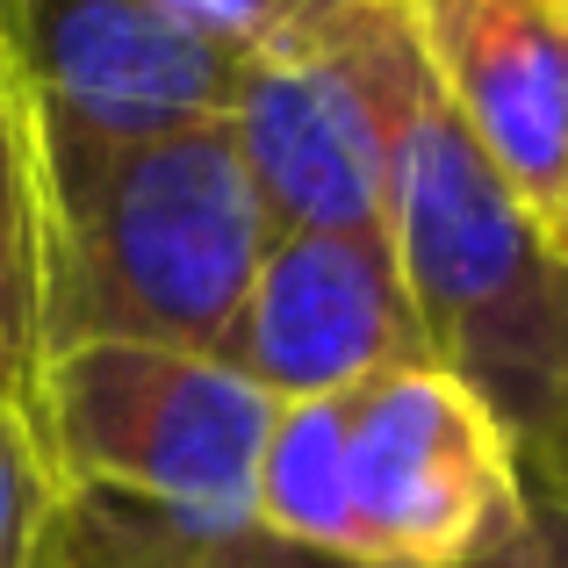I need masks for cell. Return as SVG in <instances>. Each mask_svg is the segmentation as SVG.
<instances>
[{
  "label": "cell",
  "instance_id": "e0dca14e",
  "mask_svg": "<svg viewBox=\"0 0 568 568\" xmlns=\"http://www.w3.org/2000/svg\"><path fill=\"white\" fill-rule=\"evenodd\" d=\"M43 568H72V561H58V555H51V547H43Z\"/></svg>",
  "mask_w": 568,
  "mask_h": 568
},
{
  "label": "cell",
  "instance_id": "7c38bea8",
  "mask_svg": "<svg viewBox=\"0 0 568 568\" xmlns=\"http://www.w3.org/2000/svg\"><path fill=\"white\" fill-rule=\"evenodd\" d=\"M58 497H65V489H58L37 432L0 410V568H43Z\"/></svg>",
  "mask_w": 568,
  "mask_h": 568
},
{
  "label": "cell",
  "instance_id": "7a4b0ae2",
  "mask_svg": "<svg viewBox=\"0 0 568 568\" xmlns=\"http://www.w3.org/2000/svg\"><path fill=\"white\" fill-rule=\"evenodd\" d=\"M388 245L432 367L460 375L511 425L518 454H532L568 396V266L468 138L432 65L410 72L396 109Z\"/></svg>",
  "mask_w": 568,
  "mask_h": 568
},
{
  "label": "cell",
  "instance_id": "30bf717a",
  "mask_svg": "<svg viewBox=\"0 0 568 568\" xmlns=\"http://www.w3.org/2000/svg\"><path fill=\"white\" fill-rule=\"evenodd\" d=\"M43 388V173L37 115L0 37V410L37 417Z\"/></svg>",
  "mask_w": 568,
  "mask_h": 568
},
{
  "label": "cell",
  "instance_id": "3957f363",
  "mask_svg": "<svg viewBox=\"0 0 568 568\" xmlns=\"http://www.w3.org/2000/svg\"><path fill=\"white\" fill-rule=\"evenodd\" d=\"M281 403L216 353L72 346L43 361L37 432L58 489L166 504L209 532L260 526V454Z\"/></svg>",
  "mask_w": 568,
  "mask_h": 568
},
{
  "label": "cell",
  "instance_id": "ac0fdd59",
  "mask_svg": "<svg viewBox=\"0 0 568 568\" xmlns=\"http://www.w3.org/2000/svg\"><path fill=\"white\" fill-rule=\"evenodd\" d=\"M0 29H8V0H0Z\"/></svg>",
  "mask_w": 568,
  "mask_h": 568
},
{
  "label": "cell",
  "instance_id": "d6986e66",
  "mask_svg": "<svg viewBox=\"0 0 568 568\" xmlns=\"http://www.w3.org/2000/svg\"><path fill=\"white\" fill-rule=\"evenodd\" d=\"M555 8H568V0H555Z\"/></svg>",
  "mask_w": 568,
  "mask_h": 568
},
{
  "label": "cell",
  "instance_id": "4fadbf2b",
  "mask_svg": "<svg viewBox=\"0 0 568 568\" xmlns=\"http://www.w3.org/2000/svg\"><path fill=\"white\" fill-rule=\"evenodd\" d=\"M159 8L181 14L187 29H202L223 51L252 58V51H266V43L295 37V29H310L317 14H332L338 0H159Z\"/></svg>",
  "mask_w": 568,
  "mask_h": 568
},
{
  "label": "cell",
  "instance_id": "9c48e42d",
  "mask_svg": "<svg viewBox=\"0 0 568 568\" xmlns=\"http://www.w3.org/2000/svg\"><path fill=\"white\" fill-rule=\"evenodd\" d=\"M51 555L72 568H396V561H361V555H324L295 547L281 532H209L166 504H138L115 489H65L51 518ZM489 568V561H475Z\"/></svg>",
  "mask_w": 568,
  "mask_h": 568
},
{
  "label": "cell",
  "instance_id": "5bb4252c",
  "mask_svg": "<svg viewBox=\"0 0 568 568\" xmlns=\"http://www.w3.org/2000/svg\"><path fill=\"white\" fill-rule=\"evenodd\" d=\"M489 568H568V504H555L547 489H532L526 526L489 555Z\"/></svg>",
  "mask_w": 568,
  "mask_h": 568
},
{
  "label": "cell",
  "instance_id": "5b68a950",
  "mask_svg": "<svg viewBox=\"0 0 568 568\" xmlns=\"http://www.w3.org/2000/svg\"><path fill=\"white\" fill-rule=\"evenodd\" d=\"M353 555L475 568L526 526V454L460 375L417 361L346 388Z\"/></svg>",
  "mask_w": 568,
  "mask_h": 568
},
{
  "label": "cell",
  "instance_id": "6da1fadb",
  "mask_svg": "<svg viewBox=\"0 0 568 568\" xmlns=\"http://www.w3.org/2000/svg\"><path fill=\"white\" fill-rule=\"evenodd\" d=\"M37 173L43 361L72 346H223L274 237L231 123L166 138L37 130Z\"/></svg>",
  "mask_w": 568,
  "mask_h": 568
},
{
  "label": "cell",
  "instance_id": "8992f818",
  "mask_svg": "<svg viewBox=\"0 0 568 568\" xmlns=\"http://www.w3.org/2000/svg\"><path fill=\"white\" fill-rule=\"evenodd\" d=\"M0 37L37 130L65 138H166L231 123L245 80V58L159 0H8Z\"/></svg>",
  "mask_w": 568,
  "mask_h": 568
},
{
  "label": "cell",
  "instance_id": "277c9868",
  "mask_svg": "<svg viewBox=\"0 0 568 568\" xmlns=\"http://www.w3.org/2000/svg\"><path fill=\"white\" fill-rule=\"evenodd\" d=\"M417 65L410 0H338L245 58L231 130L266 231H388V144Z\"/></svg>",
  "mask_w": 568,
  "mask_h": 568
},
{
  "label": "cell",
  "instance_id": "9a60e30c",
  "mask_svg": "<svg viewBox=\"0 0 568 568\" xmlns=\"http://www.w3.org/2000/svg\"><path fill=\"white\" fill-rule=\"evenodd\" d=\"M526 483H532V489H547L555 504H568V396H561L555 425H547V439L526 454Z\"/></svg>",
  "mask_w": 568,
  "mask_h": 568
},
{
  "label": "cell",
  "instance_id": "52a82bcc",
  "mask_svg": "<svg viewBox=\"0 0 568 568\" xmlns=\"http://www.w3.org/2000/svg\"><path fill=\"white\" fill-rule=\"evenodd\" d=\"M216 361L274 403L346 396L432 361L388 231H274Z\"/></svg>",
  "mask_w": 568,
  "mask_h": 568
},
{
  "label": "cell",
  "instance_id": "ba28073f",
  "mask_svg": "<svg viewBox=\"0 0 568 568\" xmlns=\"http://www.w3.org/2000/svg\"><path fill=\"white\" fill-rule=\"evenodd\" d=\"M425 65L511 194L547 223L568 166V8L555 0H410Z\"/></svg>",
  "mask_w": 568,
  "mask_h": 568
},
{
  "label": "cell",
  "instance_id": "8fae6325",
  "mask_svg": "<svg viewBox=\"0 0 568 568\" xmlns=\"http://www.w3.org/2000/svg\"><path fill=\"white\" fill-rule=\"evenodd\" d=\"M260 532L295 547L353 555V475H346V396L281 403L260 454Z\"/></svg>",
  "mask_w": 568,
  "mask_h": 568
},
{
  "label": "cell",
  "instance_id": "2e32d148",
  "mask_svg": "<svg viewBox=\"0 0 568 568\" xmlns=\"http://www.w3.org/2000/svg\"><path fill=\"white\" fill-rule=\"evenodd\" d=\"M540 237H547V252H555V260L568 266V166H561V194H555V209H547Z\"/></svg>",
  "mask_w": 568,
  "mask_h": 568
}]
</instances>
